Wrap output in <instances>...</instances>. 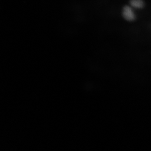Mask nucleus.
<instances>
[{
	"label": "nucleus",
	"mask_w": 151,
	"mask_h": 151,
	"mask_svg": "<svg viewBox=\"0 0 151 151\" xmlns=\"http://www.w3.org/2000/svg\"><path fill=\"white\" fill-rule=\"evenodd\" d=\"M122 16L126 20L132 22L136 20V15L133 9L130 6H124L122 9Z\"/></svg>",
	"instance_id": "nucleus-1"
},
{
	"label": "nucleus",
	"mask_w": 151,
	"mask_h": 151,
	"mask_svg": "<svg viewBox=\"0 0 151 151\" xmlns=\"http://www.w3.org/2000/svg\"><path fill=\"white\" fill-rule=\"evenodd\" d=\"M144 0H130V6L133 9H142L145 6Z\"/></svg>",
	"instance_id": "nucleus-2"
}]
</instances>
